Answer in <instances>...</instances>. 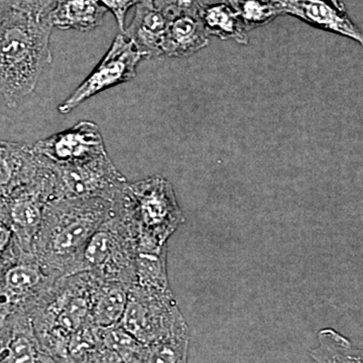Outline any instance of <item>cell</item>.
Listing matches in <instances>:
<instances>
[{"label":"cell","mask_w":363,"mask_h":363,"mask_svg":"<svg viewBox=\"0 0 363 363\" xmlns=\"http://www.w3.org/2000/svg\"><path fill=\"white\" fill-rule=\"evenodd\" d=\"M199 16L209 37L233 40L241 45L248 44L247 30L235 11L225 2L205 4L200 9Z\"/></svg>","instance_id":"17"},{"label":"cell","mask_w":363,"mask_h":363,"mask_svg":"<svg viewBox=\"0 0 363 363\" xmlns=\"http://www.w3.org/2000/svg\"><path fill=\"white\" fill-rule=\"evenodd\" d=\"M42 166V159L33 145L0 140V202L32 183Z\"/></svg>","instance_id":"11"},{"label":"cell","mask_w":363,"mask_h":363,"mask_svg":"<svg viewBox=\"0 0 363 363\" xmlns=\"http://www.w3.org/2000/svg\"><path fill=\"white\" fill-rule=\"evenodd\" d=\"M168 16L164 35V56L187 58L204 49L209 44V35L205 30L199 13H166Z\"/></svg>","instance_id":"13"},{"label":"cell","mask_w":363,"mask_h":363,"mask_svg":"<svg viewBox=\"0 0 363 363\" xmlns=\"http://www.w3.org/2000/svg\"><path fill=\"white\" fill-rule=\"evenodd\" d=\"M231 7L248 32L281 16L278 0H222Z\"/></svg>","instance_id":"20"},{"label":"cell","mask_w":363,"mask_h":363,"mask_svg":"<svg viewBox=\"0 0 363 363\" xmlns=\"http://www.w3.org/2000/svg\"><path fill=\"white\" fill-rule=\"evenodd\" d=\"M142 60V54L135 44L119 33L96 68L59 105L60 113H70L98 93L133 80Z\"/></svg>","instance_id":"8"},{"label":"cell","mask_w":363,"mask_h":363,"mask_svg":"<svg viewBox=\"0 0 363 363\" xmlns=\"http://www.w3.org/2000/svg\"><path fill=\"white\" fill-rule=\"evenodd\" d=\"M135 234L112 202L104 223L91 236L81 255V272H91L104 281L133 286L135 283Z\"/></svg>","instance_id":"4"},{"label":"cell","mask_w":363,"mask_h":363,"mask_svg":"<svg viewBox=\"0 0 363 363\" xmlns=\"http://www.w3.org/2000/svg\"><path fill=\"white\" fill-rule=\"evenodd\" d=\"M167 253V250L160 252H135V285L145 288H169Z\"/></svg>","instance_id":"21"},{"label":"cell","mask_w":363,"mask_h":363,"mask_svg":"<svg viewBox=\"0 0 363 363\" xmlns=\"http://www.w3.org/2000/svg\"><path fill=\"white\" fill-rule=\"evenodd\" d=\"M328 1H330L331 4H333L334 6L338 7V9H344V11H345V6H344L342 2L339 1V0H328Z\"/></svg>","instance_id":"26"},{"label":"cell","mask_w":363,"mask_h":363,"mask_svg":"<svg viewBox=\"0 0 363 363\" xmlns=\"http://www.w3.org/2000/svg\"><path fill=\"white\" fill-rule=\"evenodd\" d=\"M207 4L208 0H155V4L164 13H199L200 9Z\"/></svg>","instance_id":"24"},{"label":"cell","mask_w":363,"mask_h":363,"mask_svg":"<svg viewBox=\"0 0 363 363\" xmlns=\"http://www.w3.org/2000/svg\"><path fill=\"white\" fill-rule=\"evenodd\" d=\"M187 324L171 288L131 286L121 326L143 345L161 341Z\"/></svg>","instance_id":"5"},{"label":"cell","mask_w":363,"mask_h":363,"mask_svg":"<svg viewBox=\"0 0 363 363\" xmlns=\"http://www.w3.org/2000/svg\"><path fill=\"white\" fill-rule=\"evenodd\" d=\"M167 25L166 13L155 4V0H145L136 6L133 21L121 33L135 44L143 59L156 58L164 56Z\"/></svg>","instance_id":"12"},{"label":"cell","mask_w":363,"mask_h":363,"mask_svg":"<svg viewBox=\"0 0 363 363\" xmlns=\"http://www.w3.org/2000/svg\"><path fill=\"white\" fill-rule=\"evenodd\" d=\"M190 332L187 324L161 341L147 346L145 363H188Z\"/></svg>","instance_id":"19"},{"label":"cell","mask_w":363,"mask_h":363,"mask_svg":"<svg viewBox=\"0 0 363 363\" xmlns=\"http://www.w3.org/2000/svg\"><path fill=\"white\" fill-rule=\"evenodd\" d=\"M135 234V252L167 250L169 238L185 221L173 185L162 176L126 183L113 200Z\"/></svg>","instance_id":"3"},{"label":"cell","mask_w":363,"mask_h":363,"mask_svg":"<svg viewBox=\"0 0 363 363\" xmlns=\"http://www.w3.org/2000/svg\"><path fill=\"white\" fill-rule=\"evenodd\" d=\"M59 279L33 253H21L0 272V319L32 315Z\"/></svg>","instance_id":"6"},{"label":"cell","mask_w":363,"mask_h":363,"mask_svg":"<svg viewBox=\"0 0 363 363\" xmlns=\"http://www.w3.org/2000/svg\"><path fill=\"white\" fill-rule=\"evenodd\" d=\"M147 346L121 326L99 330V340L87 363H145Z\"/></svg>","instance_id":"15"},{"label":"cell","mask_w":363,"mask_h":363,"mask_svg":"<svg viewBox=\"0 0 363 363\" xmlns=\"http://www.w3.org/2000/svg\"><path fill=\"white\" fill-rule=\"evenodd\" d=\"M4 4H6V0H0V13L4 9Z\"/></svg>","instance_id":"27"},{"label":"cell","mask_w":363,"mask_h":363,"mask_svg":"<svg viewBox=\"0 0 363 363\" xmlns=\"http://www.w3.org/2000/svg\"><path fill=\"white\" fill-rule=\"evenodd\" d=\"M23 252H26L21 248L13 228L0 214V272Z\"/></svg>","instance_id":"22"},{"label":"cell","mask_w":363,"mask_h":363,"mask_svg":"<svg viewBox=\"0 0 363 363\" xmlns=\"http://www.w3.org/2000/svg\"><path fill=\"white\" fill-rule=\"evenodd\" d=\"M130 286L101 281L93 298L91 322L98 328L118 326L123 319Z\"/></svg>","instance_id":"16"},{"label":"cell","mask_w":363,"mask_h":363,"mask_svg":"<svg viewBox=\"0 0 363 363\" xmlns=\"http://www.w3.org/2000/svg\"><path fill=\"white\" fill-rule=\"evenodd\" d=\"M107 11L116 18L117 26L123 33L125 28V16L131 7L138 6L145 0H97Z\"/></svg>","instance_id":"23"},{"label":"cell","mask_w":363,"mask_h":363,"mask_svg":"<svg viewBox=\"0 0 363 363\" xmlns=\"http://www.w3.org/2000/svg\"><path fill=\"white\" fill-rule=\"evenodd\" d=\"M58 0H6L0 13V93L16 108L52 64L50 13Z\"/></svg>","instance_id":"1"},{"label":"cell","mask_w":363,"mask_h":363,"mask_svg":"<svg viewBox=\"0 0 363 363\" xmlns=\"http://www.w3.org/2000/svg\"><path fill=\"white\" fill-rule=\"evenodd\" d=\"M281 16H292L315 28L350 38L362 45V33L344 9L328 0H278Z\"/></svg>","instance_id":"10"},{"label":"cell","mask_w":363,"mask_h":363,"mask_svg":"<svg viewBox=\"0 0 363 363\" xmlns=\"http://www.w3.org/2000/svg\"><path fill=\"white\" fill-rule=\"evenodd\" d=\"M33 150L59 166L87 162L107 154L99 126L87 121L39 140L33 145Z\"/></svg>","instance_id":"9"},{"label":"cell","mask_w":363,"mask_h":363,"mask_svg":"<svg viewBox=\"0 0 363 363\" xmlns=\"http://www.w3.org/2000/svg\"><path fill=\"white\" fill-rule=\"evenodd\" d=\"M310 357L316 363H363L362 348L332 328L319 331L318 345L310 351Z\"/></svg>","instance_id":"18"},{"label":"cell","mask_w":363,"mask_h":363,"mask_svg":"<svg viewBox=\"0 0 363 363\" xmlns=\"http://www.w3.org/2000/svg\"><path fill=\"white\" fill-rule=\"evenodd\" d=\"M107 9L97 0H58L50 13L52 28L89 32L104 25Z\"/></svg>","instance_id":"14"},{"label":"cell","mask_w":363,"mask_h":363,"mask_svg":"<svg viewBox=\"0 0 363 363\" xmlns=\"http://www.w3.org/2000/svg\"><path fill=\"white\" fill-rule=\"evenodd\" d=\"M112 201L81 198L50 202L33 253L60 278L81 272V255L91 236L111 214Z\"/></svg>","instance_id":"2"},{"label":"cell","mask_w":363,"mask_h":363,"mask_svg":"<svg viewBox=\"0 0 363 363\" xmlns=\"http://www.w3.org/2000/svg\"><path fill=\"white\" fill-rule=\"evenodd\" d=\"M7 330L6 321L0 319V350H1L2 345H4V339H6Z\"/></svg>","instance_id":"25"},{"label":"cell","mask_w":363,"mask_h":363,"mask_svg":"<svg viewBox=\"0 0 363 363\" xmlns=\"http://www.w3.org/2000/svg\"><path fill=\"white\" fill-rule=\"evenodd\" d=\"M48 162L54 174V201L81 198H104L113 201L128 183L125 177L109 159L108 154L63 166Z\"/></svg>","instance_id":"7"}]
</instances>
